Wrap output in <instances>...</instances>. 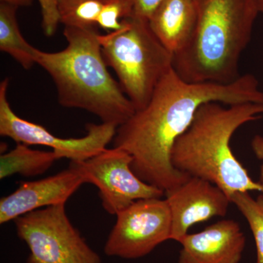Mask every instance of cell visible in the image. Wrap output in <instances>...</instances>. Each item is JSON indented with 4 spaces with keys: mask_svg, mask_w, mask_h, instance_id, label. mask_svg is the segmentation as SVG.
Instances as JSON below:
<instances>
[{
    "mask_svg": "<svg viewBox=\"0 0 263 263\" xmlns=\"http://www.w3.org/2000/svg\"><path fill=\"white\" fill-rule=\"evenodd\" d=\"M252 148L257 158L262 162L258 182L263 186V136L257 135L252 139Z\"/></svg>",
    "mask_w": 263,
    "mask_h": 263,
    "instance_id": "cell-21",
    "label": "cell"
},
{
    "mask_svg": "<svg viewBox=\"0 0 263 263\" xmlns=\"http://www.w3.org/2000/svg\"><path fill=\"white\" fill-rule=\"evenodd\" d=\"M197 5L195 33L174 55V70L188 82H233L259 13L255 0H197Z\"/></svg>",
    "mask_w": 263,
    "mask_h": 263,
    "instance_id": "cell-4",
    "label": "cell"
},
{
    "mask_svg": "<svg viewBox=\"0 0 263 263\" xmlns=\"http://www.w3.org/2000/svg\"><path fill=\"white\" fill-rule=\"evenodd\" d=\"M164 0H132L133 5V15L149 21L157 8Z\"/></svg>",
    "mask_w": 263,
    "mask_h": 263,
    "instance_id": "cell-20",
    "label": "cell"
},
{
    "mask_svg": "<svg viewBox=\"0 0 263 263\" xmlns=\"http://www.w3.org/2000/svg\"><path fill=\"white\" fill-rule=\"evenodd\" d=\"M67 47L58 52L37 50L36 64L51 76L62 106L80 108L119 127L136 112L105 63L98 28L65 27Z\"/></svg>",
    "mask_w": 263,
    "mask_h": 263,
    "instance_id": "cell-2",
    "label": "cell"
},
{
    "mask_svg": "<svg viewBox=\"0 0 263 263\" xmlns=\"http://www.w3.org/2000/svg\"><path fill=\"white\" fill-rule=\"evenodd\" d=\"M14 221L17 235L30 251L26 263H102L70 222L65 204L38 209Z\"/></svg>",
    "mask_w": 263,
    "mask_h": 263,
    "instance_id": "cell-6",
    "label": "cell"
},
{
    "mask_svg": "<svg viewBox=\"0 0 263 263\" xmlns=\"http://www.w3.org/2000/svg\"><path fill=\"white\" fill-rule=\"evenodd\" d=\"M262 114V104H203L175 142L173 165L188 176L214 183L229 197L238 192L263 193L262 185L251 178L230 146L235 132Z\"/></svg>",
    "mask_w": 263,
    "mask_h": 263,
    "instance_id": "cell-3",
    "label": "cell"
},
{
    "mask_svg": "<svg viewBox=\"0 0 263 263\" xmlns=\"http://www.w3.org/2000/svg\"><path fill=\"white\" fill-rule=\"evenodd\" d=\"M172 219L171 240L180 242L191 227L215 216H224L231 203L230 197L214 183L190 178L164 192Z\"/></svg>",
    "mask_w": 263,
    "mask_h": 263,
    "instance_id": "cell-10",
    "label": "cell"
},
{
    "mask_svg": "<svg viewBox=\"0 0 263 263\" xmlns=\"http://www.w3.org/2000/svg\"><path fill=\"white\" fill-rule=\"evenodd\" d=\"M133 158L125 151L105 148L83 162H71L84 176L86 183L99 189L103 209L109 214L118 213L141 199L160 198V189L142 181L132 169Z\"/></svg>",
    "mask_w": 263,
    "mask_h": 263,
    "instance_id": "cell-9",
    "label": "cell"
},
{
    "mask_svg": "<svg viewBox=\"0 0 263 263\" xmlns=\"http://www.w3.org/2000/svg\"><path fill=\"white\" fill-rule=\"evenodd\" d=\"M197 15V0H164L148 23L160 42L175 55L193 38Z\"/></svg>",
    "mask_w": 263,
    "mask_h": 263,
    "instance_id": "cell-13",
    "label": "cell"
},
{
    "mask_svg": "<svg viewBox=\"0 0 263 263\" xmlns=\"http://www.w3.org/2000/svg\"><path fill=\"white\" fill-rule=\"evenodd\" d=\"M250 192H238L230 197L231 203L234 204L245 216L255 241L257 258L254 263H263V193L254 199Z\"/></svg>",
    "mask_w": 263,
    "mask_h": 263,
    "instance_id": "cell-17",
    "label": "cell"
},
{
    "mask_svg": "<svg viewBox=\"0 0 263 263\" xmlns=\"http://www.w3.org/2000/svg\"><path fill=\"white\" fill-rule=\"evenodd\" d=\"M60 160L53 151L34 150L18 143L15 148L0 157V179L14 174L33 177L46 173L55 161Z\"/></svg>",
    "mask_w": 263,
    "mask_h": 263,
    "instance_id": "cell-14",
    "label": "cell"
},
{
    "mask_svg": "<svg viewBox=\"0 0 263 263\" xmlns=\"http://www.w3.org/2000/svg\"><path fill=\"white\" fill-rule=\"evenodd\" d=\"M179 263H239L246 247L240 224L224 219L180 240Z\"/></svg>",
    "mask_w": 263,
    "mask_h": 263,
    "instance_id": "cell-12",
    "label": "cell"
},
{
    "mask_svg": "<svg viewBox=\"0 0 263 263\" xmlns=\"http://www.w3.org/2000/svg\"><path fill=\"white\" fill-rule=\"evenodd\" d=\"M42 12V28L45 35L51 37L56 32L60 22V0H38Z\"/></svg>",
    "mask_w": 263,
    "mask_h": 263,
    "instance_id": "cell-19",
    "label": "cell"
},
{
    "mask_svg": "<svg viewBox=\"0 0 263 263\" xmlns=\"http://www.w3.org/2000/svg\"><path fill=\"white\" fill-rule=\"evenodd\" d=\"M105 253L127 259L141 258L171 240L172 219L165 199H141L117 214Z\"/></svg>",
    "mask_w": 263,
    "mask_h": 263,
    "instance_id": "cell-7",
    "label": "cell"
},
{
    "mask_svg": "<svg viewBox=\"0 0 263 263\" xmlns=\"http://www.w3.org/2000/svg\"><path fill=\"white\" fill-rule=\"evenodd\" d=\"M103 0H60L59 15L65 27L98 28V18Z\"/></svg>",
    "mask_w": 263,
    "mask_h": 263,
    "instance_id": "cell-16",
    "label": "cell"
},
{
    "mask_svg": "<svg viewBox=\"0 0 263 263\" xmlns=\"http://www.w3.org/2000/svg\"><path fill=\"white\" fill-rule=\"evenodd\" d=\"M17 9L13 5L0 4V50L9 54L25 70H29L36 64L38 49L22 35L17 22Z\"/></svg>",
    "mask_w": 263,
    "mask_h": 263,
    "instance_id": "cell-15",
    "label": "cell"
},
{
    "mask_svg": "<svg viewBox=\"0 0 263 263\" xmlns=\"http://www.w3.org/2000/svg\"><path fill=\"white\" fill-rule=\"evenodd\" d=\"M9 79L0 84V135L17 143L50 147L59 159L71 162H83L103 152L113 141L117 127L101 123L88 124L86 136L79 138H61L52 134L46 127L22 119L14 113L7 98Z\"/></svg>",
    "mask_w": 263,
    "mask_h": 263,
    "instance_id": "cell-8",
    "label": "cell"
},
{
    "mask_svg": "<svg viewBox=\"0 0 263 263\" xmlns=\"http://www.w3.org/2000/svg\"><path fill=\"white\" fill-rule=\"evenodd\" d=\"M102 53L136 110L150 101L157 85L174 68V54L160 42L148 21L132 16L117 31L100 34Z\"/></svg>",
    "mask_w": 263,
    "mask_h": 263,
    "instance_id": "cell-5",
    "label": "cell"
},
{
    "mask_svg": "<svg viewBox=\"0 0 263 263\" xmlns=\"http://www.w3.org/2000/svg\"><path fill=\"white\" fill-rule=\"evenodd\" d=\"M211 102L263 105V91L252 74L229 84L191 83L171 69L146 106L117 128L114 147L130 155L132 169L142 181L164 192L176 187L190 176L173 165L175 142L190 127L199 108Z\"/></svg>",
    "mask_w": 263,
    "mask_h": 263,
    "instance_id": "cell-1",
    "label": "cell"
},
{
    "mask_svg": "<svg viewBox=\"0 0 263 263\" xmlns=\"http://www.w3.org/2000/svg\"><path fill=\"white\" fill-rule=\"evenodd\" d=\"M255 3L259 13L263 14V0H255Z\"/></svg>",
    "mask_w": 263,
    "mask_h": 263,
    "instance_id": "cell-23",
    "label": "cell"
},
{
    "mask_svg": "<svg viewBox=\"0 0 263 263\" xmlns=\"http://www.w3.org/2000/svg\"><path fill=\"white\" fill-rule=\"evenodd\" d=\"M84 183V176L72 164L49 177L22 182L15 191L0 200V224L41 208L65 204Z\"/></svg>",
    "mask_w": 263,
    "mask_h": 263,
    "instance_id": "cell-11",
    "label": "cell"
},
{
    "mask_svg": "<svg viewBox=\"0 0 263 263\" xmlns=\"http://www.w3.org/2000/svg\"><path fill=\"white\" fill-rule=\"evenodd\" d=\"M133 15L132 0H103L98 18V27L106 32L122 27V21Z\"/></svg>",
    "mask_w": 263,
    "mask_h": 263,
    "instance_id": "cell-18",
    "label": "cell"
},
{
    "mask_svg": "<svg viewBox=\"0 0 263 263\" xmlns=\"http://www.w3.org/2000/svg\"><path fill=\"white\" fill-rule=\"evenodd\" d=\"M1 3H6L17 7H28L32 3V0H1Z\"/></svg>",
    "mask_w": 263,
    "mask_h": 263,
    "instance_id": "cell-22",
    "label": "cell"
}]
</instances>
